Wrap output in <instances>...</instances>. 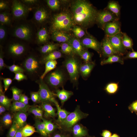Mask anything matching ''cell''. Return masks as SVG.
Here are the masks:
<instances>
[{"label":"cell","instance_id":"c3c4849f","mask_svg":"<svg viewBox=\"0 0 137 137\" xmlns=\"http://www.w3.org/2000/svg\"><path fill=\"white\" fill-rule=\"evenodd\" d=\"M30 99L32 101L35 103L40 102V97L38 91L31 92Z\"/></svg>","mask_w":137,"mask_h":137},{"label":"cell","instance_id":"4dcf8cb0","mask_svg":"<svg viewBox=\"0 0 137 137\" xmlns=\"http://www.w3.org/2000/svg\"><path fill=\"white\" fill-rule=\"evenodd\" d=\"M73 132L75 137H82L87 134L86 130L82 126L78 124H76L73 126Z\"/></svg>","mask_w":137,"mask_h":137},{"label":"cell","instance_id":"277c9868","mask_svg":"<svg viewBox=\"0 0 137 137\" xmlns=\"http://www.w3.org/2000/svg\"><path fill=\"white\" fill-rule=\"evenodd\" d=\"M70 76L71 81L73 83H76L80 74L79 68L81 64L74 55L67 58L64 62Z\"/></svg>","mask_w":137,"mask_h":137},{"label":"cell","instance_id":"7a4b0ae2","mask_svg":"<svg viewBox=\"0 0 137 137\" xmlns=\"http://www.w3.org/2000/svg\"><path fill=\"white\" fill-rule=\"evenodd\" d=\"M70 11H63L55 14L52 18L50 28L52 32L60 31L68 32L74 26Z\"/></svg>","mask_w":137,"mask_h":137},{"label":"cell","instance_id":"8d00e7d4","mask_svg":"<svg viewBox=\"0 0 137 137\" xmlns=\"http://www.w3.org/2000/svg\"><path fill=\"white\" fill-rule=\"evenodd\" d=\"M36 132L35 127L28 124H26L22 128V133L23 137L30 136Z\"/></svg>","mask_w":137,"mask_h":137},{"label":"cell","instance_id":"d4e9b609","mask_svg":"<svg viewBox=\"0 0 137 137\" xmlns=\"http://www.w3.org/2000/svg\"><path fill=\"white\" fill-rule=\"evenodd\" d=\"M106 8L119 18L121 6L118 2L113 1H109Z\"/></svg>","mask_w":137,"mask_h":137},{"label":"cell","instance_id":"5b68a950","mask_svg":"<svg viewBox=\"0 0 137 137\" xmlns=\"http://www.w3.org/2000/svg\"><path fill=\"white\" fill-rule=\"evenodd\" d=\"M32 27L27 23H23L16 25L13 29L12 35L25 41H29L32 38L34 34Z\"/></svg>","mask_w":137,"mask_h":137},{"label":"cell","instance_id":"6da1fadb","mask_svg":"<svg viewBox=\"0 0 137 137\" xmlns=\"http://www.w3.org/2000/svg\"><path fill=\"white\" fill-rule=\"evenodd\" d=\"M70 8V12L75 25L85 29L96 23L98 11L88 1H74L71 3Z\"/></svg>","mask_w":137,"mask_h":137},{"label":"cell","instance_id":"7dc6e473","mask_svg":"<svg viewBox=\"0 0 137 137\" xmlns=\"http://www.w3.org/2000/svg\"><path fill=\"white\" fill-rule=\"evenodd\" d=\"M6 30L4 25L0 24V41L2 42L5 40L6 36Z\"/></svg>","mask_w":137,"mask_h":137},{"label":"cell","instance_id":"f5cc1de1","mask_svg":"<svg viewBox=\"0 0 137 137\" xmlns=\"http://www.w3.org/2000/svg\"><path fill=\"white\" fill-rule=\"evenodd\" d=\"M2 79L4 84V93H5L8 90L12 83V80L9 78H2Z\"/></svg>","mask_w":137,"mask_h":137},{"label":"cell","instance_id":"94428289","mask_svg":"<svg viewBox=\"0 0 137 137\" xmlns=\"http://www.w3.org/2000/svg\"><path fill=\"white\" fill-rule=\"evenodd\" d=\"M19 101L21 102L26 105H28V100H26L20 98Z\"/></svg>","mask_w":137,"mask_h":137},{"label":"cell","instance_id":"11a10c76","mask_svg":"<svg viewBox=\"0 0 137 137\" xmlns=\"http://www.w3.org/2000/svg\"><path fill=\"white\" fill-rule=\"evenodd\" d=\"M9 7L8 3L6 1L0 0V10H7Z\"/></svg>","mask_w":137,"mask_h":137},{"label":"cell","instance_id":"7bdbcfd3","mask_svg":"<svg viewBox=\"0 0 137 137\" xmlns=\"http://www.w3.org/2000/svg\"><path fill=\"white\" fill-rule=\"evenodd\" d=\"M92 56V53L89 52L87 49H85L80 57L84 62L87 63L92 62L91 59Z\"/></svg>","mask_w":137,"mask_h":137},{"label":"cell","instance_id":"cb8c5ba5","mask_svg":"<svg viewBox=\"0 0 137 137\" xmlns=\"http://www.w3.org/2000/svg\"><path fill=\"white\" fill-rule=\"evenodd\" d=\"M115 62H118L121 64H123L124 63V59L122 57V56L120 55H114L101 61L100 64L101 65H104Z\"/></svg>","mask_w":137,"mask_h":137},{"label":"cell","instance_id":"6125c7cd","mask_svg":"<svg viewBox=\"0 0 137 137\" xmlns=\"http://www.w3.org/2000/svg\"><path fill=\"white\" fill-rule=\"evenodd\" d=\"M20 98H21L27 100H28L29 99V98L27 96L24 94H22L21 95Z\"/></svg>","mask_w":137,"mask_h":137},{"label":"cell","instance_id":"52a82bcc","mask_svg":"<svg viewBox=\"0 0 137 137\" xmlns=\"http://www.w3.org/2000/svg\"><path fill=\"white\" fill-rule=\"evenodd\" d=\"M37 82L39 86L38 92L40 97V102L42 103L52 102L55 104L57 101L54 97L55 94L50 90L43 79H40L37 80Z\"/></svg>","mask_w":137,"mask_h":137},{"label":"cell","instance_id":"ac0fdd59","mask_svg":"<svg viewBox=\"0 0 137 137\" xmlns=\"http://www.w3.org/2000/svg\"><path fill=\"white\" fill-rule=\"evenodd\" d=\"M72 46L75 54L80 57L85 49L81 40L75 37H72L68 42Z\"/></svg>","mask_w":137,"mask_h":137},{"label":"cell","instance_id":"91938a15","mask_svg":"<svg viewBox=\"0 0 137 137\" xmlns=\"http://www.w3.org/2000/svg\"><path fill=\"white\" fill-rule=\"evenodd\" d=\"M6 108L4 106L0 105V114H2L3 113L5 112Z\"/></svg>","mask_w":137,"mask_h":137},{"label":"cell","instance_id":"603a6c76","mask_svg":"<svg viewBox=\"0 0 137 137\" xmlns=\"http://www.w3.org/2000/svg\"><path fill=\"white\" fill-rule=\"evenodd\" d=\"M31 106L19 101H15L11 104L10 108L11 110L13 112L19 111L27 112Z\"/></svg>","mask_w":137,"mask_h":137},{"label":"cell","instance_id":"74e56055","mask_svg":"<svg viewBox=\"0 0 137 137\" xmlns=\"http://www.w3.org/2000/svg\"><path fill=\"white\" fill-rule=\"evenodd\" d=\"M118 89V83L111 82L108 84L105 87V91L110 94H114L117 92Z\"/></svg>","mask_w":137,"mask_h":137},{"label":"cell","instance_id":"ab89813d","mask_svg":"<svg viewBox=\"0 0 137 137\" xmlns=\"http://www.w3.org/2000/svg\"><path fill=\"white\" fill-rule=\"evenodd\" d=\"M47 4L51 10L55 11L59 9L61 3L60 1L58 0H47Z\"/></svg>","mask_w":137,"mask_h":137},{"label":"cell","instance_id":"44dd1931","mask_svg":"<svg viewBox=\"0 0 137 137\" xmlns=\"http://www.w3.org/2000/svg\"><path fill=\"white\" fill-rule=\"evenodd\" d=\"M36 40L38 43L42 44L46 43L48 40L49 35L47 29L42 27L39 29L36 34Z\"/></svg>","mask_w":137,"mask_h":137},{"label":"cell","instance_id":"ee69618b","mask_svg":"<svg viewBox=\"0 0 137 137\" xmlns=\"http://www.w3.org/2000/svg\"><path fill=\"white\" fill-rule=\"evenodd\" d=\"M42 120L44 122L45 124L46 131L48 135L53 132L57 127L56 126L50 121L46 120L44 118Z\"/></svg>","mask_w":137,"mask_h":137},{"label":"cell","instance_id":"e0dca14e","mask_svg":"<svg viewBox=\"0 0 137 137\" xmlns=\"http://www.w3.org/2000/svg\"><path fill=\"white\" fill-rule=\"evenodd\" d=\"M51 37L55 41L63 43L67 42L72 37L67 32L55 31L52 32Z\"/></svg>","mask_w":137,"mask_h":137},{"label":"cell","instance_id":"f6af8a7d","mask_svg":"<svg viewBox=\"0 0 137 137\" xmlns=\"http://www.w3.org/2000/svg\"><path fill=\"white\" fill-rule=\"evenodd\" d=\"M6 67L11 72L14 73L18 72L23 73L25 72L24 70L22 67L14 64L9 66L6 65Z\"/></svg>","mask_w":137,"mask_h":137},{"label":"cell","instance_id":"f35d334b","mask_svg":"<svg viewBox=\"0 0 137 137\" xmlns=\"http://www.w3.org/2000/svg\"><path fill=\"white\" fill-rule=\"evenodd\" d=\"M28 111L33 114L37 118L42 119L43 111L42 109L39 107L31 106L28 110Z\"/></svg>","mask_w":137,"mask_h":137},{"label":"cell","instance_id":"2e32d148","mask_svg":"<svg viewBox=\"0 0 137 137\" xmlns=\"http://www.w3.org/2000/svg\"><path fill=\"white\" fill-rule=\"evenodd\" d=\"M101 43V55L103 57L107 58L114 55H120L114 49L106 36L105 35Z\"/></svg>","mask_w":137,"mask_h":137},{"label":"cell","instance_id":"f1b7e54d","mask_svg":"<svg viewBox=\"0 0 137 137\" xmlns=\"http://www.w3.org/2000/svg\"><path fill=\"white\" fill-rule=\"evenodd\" d=\"M12 99L8 98L6 96L3 92L2 82L0 83V105L5 107L6 108L10 107Z\"/></svg>","mask_w":137,"mask_h":137},{"label":"cell","instance_id":"f546056e","mask_svg":"<svg viewBox=\"0 0 137 137\" xmlns=\"http://www.w3.org/2000/svg\"><path fill=\"white\" fill-rule=\"evenodd\" d=\"M12 21L11 15L7 11L2 12L0 14V24L10 25Z\"/></svg>","mask_w":137,"mask_h":137},{"label":"cell","instance_id":"816d5d0a","mask_svg":"<svg viewBox=\"0 0 137 137\" xmlns=\"http://www.w3.org/2000/svg\"><path fill=\"white\" fill-rule=\"evenodd\" d=\"M2 48V46L1 45L0 50V70H3L5 67H6V65L4 63V54Z\"/></svg>","mask_w":137,"mask_h":137},{"label":"cell","instance_id":"db71d44e","mask_svg":"<svg viewBox=\"0 0 137 137\" xmlns=\"http://www.w3.org/2000/svg\"><path fill=\"white\" fill-rule=\"evenodd\" d=\"M125 59H132L137 58V52L134 50L127 52L125 57Z\"/></svg>","mask_w":137,"mask_h":137},{"label":"cell","instance_id":"e7e4bbea","mask_svg":"<svg viewBox=\"0 0 137 137\" xmlns=\"http://www.w3.org/2000/svg\"><path fill=\"white\" fill-rule=\"evenodd\" d=\"M111 137H120L116 133H114L111 135Z\"/></svg>","mask_w":137,"mask_h":137},{"label":"cell","instance_id":"30bf717a","mask_svg":"<svg viewBox=\"0 0 137 137\" xmlns=\"http://www.w3.org/2000/svg\"><path fill=\"white\" fill-rule=\"evenodd\" d=\"M7 50L9 55L12 58L17 59L21 58L25 54L27 48L22 43L13 42L8 45Z\"/></svg>","mask_w":137,"mask_h":137},{"label":"cell","instance_id":"e575fe53","mask_svg":"<svg viewBox=\"0 0 137 137\" xmlns=\"http://www.w3.org/2000/svg\"><path fill=\"white\" fill-rule=\"evenodd\" d=\"M84 28L75 25L71 30L75 37L79 39L82 38L88 33Z\"/></svg>","mask_w":137,"mask_h":137},{"label":"cell","instance_id":"7c38bea8","mask_svg":"<svg viewBox=\"0 0 137 137\" xmlns=\"http://www.w3.org/2000/svg\"><path fill=\"white\" fill-rule=\"evenodd\" d=\"M80 40L85 48L93 49L98 53L100 57H101V43L94 37L88 33Z\"/></svg>","mask_w":137,"mask_h":137},{"label":"cell","instance_id":"f907efd6","mask_svg":"<svg viewBox=\"0 0 137 137\" xmlns=\"http://www.w3.org/2000/svg\"><path fill=\"white\" fill-rule=\"evenodd\" d=\"M128 109L132 113L134 112L137 115V100L128 106Z\"/></svg>","mask_w":137,"mask_h":137},{"label":"cell","instance_id":"d6a6232c","mask_svg":"<svg viewBox=\"0 0 137 137\" xmlns=\"http://www.w3.org/2000/svg\"><path fill=\"white\" fill-rule=\"evenodd\" d=\"M57 109V114L58 115V122L61 124L66 119L68 115L70 113L65 110L61 109L57 101L55 103Z\"/></svg>","mask_w":137,"mask_h":137},{"label":"cell","instance_id":"680465c9","mask_svg":"<svg viewBox=\"0 0 137 137\" xmlns=\"http://www.w3.org/2000/svg\"><path fill=\"white\" fill-rule=\"evenodd\" d=\"M22 128H20L18 129L16 134L13 137H23L22 133Z\"/></svg>","mask_w":137,"mask_h":137},{"label":"cell","instance_id":"3957f363","mask_svg":"<svg viewBox=\"0 0 137 137\" xmlns=\"http://www.w3.org/2000/svg\"><path fill=\"white\" fill-rule=\"evenodd\" d=\"M42 64L36 56L30 54L21 63L22 67L31 78H36L40 74Z\"/></svg>","mask_w":137,"mask_h":137},{"label":"cell","instance_id":"681fc988","mask_svg":"<svg viewBox=\"0 0 137 137\" xmlns=\"http://www.w3.org/2000/svg\"><path fill=\"white\" fill-rule=\"evenodd\" d=\"M22 72H18L15 73V75L14 79L18 81L26 79L27 77Z\"/></svg>","mask_w":137,"mask_h":137},{"label":"cell","instance_id":"8992f818","mask_svg":"<svg viewBox=\"0 0 137 137\" xmlns=\"http://www.w3.org/2000/svg\"><path fill=\"white\" fill-rule=\"evenodd\" d=\"M119 18L106 8L102 10L98 11L96 23L104 30L105 26L107 23L119 20Z\"/></svg>","mask_w":137,"mask_h":137},{"label":"cell","instance_id":"83f0119b","mask_svg":"<svg viewBox=\"0 0 137 137\" xmlns=\"http://www.w3.org/2000/svg\"><path fill=\"white\" fill-rule=\"evenodd\" d=\"M41 107L45 112L44 116L45 117H54L56 115L55 109L49 103H42Z\"/></svg>","mask_w":137,"mask_h":137},{"label":"cell","instance_id":"be15d7a7","mask_svg":"<svg viewBox=\"0 0 137 137\" xmlns=\"http://www.w3.org/2000/svg\"><path fill=\"white\" fill-rule=\"evenodd\" d=\"M53 137H65V136L59 134H56Z\"/></svg>","mask_w":137,"mask_h":137},{"label":"cell","instance_id":"4fadbf2b","mask_svg":"<svg viewBox=\"0 0 137 137\" xmlns=\"http://www.w3.org/2000/svg\"><path fill=\"white\" fill-rule=\"evenodd\" d=\"M107 37L114 49L119 54L122 56L127 53L122 44V32L113 36Z\"/></svg>","mask_w":137,"mask_h":137},{"label":"cell","instance_id":"60d3db41","mask_svg":"<svg viewBox=\"0 0 137 137\" xmlns=\"http://www.w3.org/2000/svg\"><path fill=\"white\" fill-rule=\"evenodd\" d=\"M11 90L12 93V100L14 101H19L21 95L22 94V91L15 87H12Z\"/></svg>","mask_w":137,"mask_h":137},{"label":"cell","instance_id":"1f68e13d","mask_svg":"<svg viewBox=\"0 0 137 137\" xmlns=\"http://www.w3.org/2000/svg\"><path fill=\"white\" fill-rule=\"evenodd\" d=\"M122 41L124 47L126 49L134 51L132 40L125 33L122 32Z\"/></svg>","mask_w":137,"mask_h":137},{"label":"cell","instance_id":"bcb514c9","mask_svg":"<svg viewBox=\"0 0 137 137\" xmlns=\"http://www.w3.org/2000/svg\"><path fill=\"white\" fill-rule=\"evenodd\" d=\"M19 128L17 125L13 121L8 133V137H13Z\"/></svg>","mask_w":137,"mask_h":137},{"label":"cell","instance_id":"836d02e7","mask_svg":"<svg viewBox=\"0 0 137 137\" xmlns=\"http://www.w3.org/2000/svg\"><path fill=\"white\" fill-rule=\"evenodd\" d=\"M57 64V62L56 60L49 61L45 63L44 71L40 77V79H43L47 73L56 68Z\"/></svg>","mask_w":137,"mask_h":137},{"label":"cell","instance_id":"8fae6325","mask_svg":"<svg viewBox=\"0 0 137 137\" xmlns=\"http://www.w3.org/2000/svg\"><path fill=\"white\" fill-rule=\"evenodd\" d=\"M12 7V15L14 19L17 20L25 18L28 12V7L22 1H13Z\"/></svg>","mask_w":137,"mask_h":137},{"label":"cell","instance_id":"b9f144b4","mask_svg":"<svg viewBox=\"0 0 137 137\" xmlns=\"http://www.w3.org/2000/svg\"><path fill=\"white\" fill-rule=\"evenodd\" d=\"M2 121L3 124L5 126H9L12 124V117L10 114L7 113L3 117Z\"/></svg>","mask_w":137,"mask_h":137},{"label":"cell","instance_id":"6f0895ef","mask_svg":"<svg viewBox=\"0 0 137 137\" xmlns=\"http://www.w3.org/2000/svg\"><path fill=\"white\" fill-rule=\"evenodd\" d=\"M112 133L109 130H103L101 135L103 137H111Z\"/></svg>","mask_w":137,"mask_h":137},{"label":"cell","instance_id":"484cf974","mask_svg":"<svg viewBox=\"0 0 137 137\" xmlns=\"http://www.w3.org/2000/svg\"><path fill=\"white\" fill-rule=\"evenodd\" d=\"M56 92V94H55V95L58 97L62 103L67 100L73 94L72 92L64 89L61 90H57Z\"/></svg>","mask_w":137,"mask_h":137},{"label":"cell","instance_id":"ba28073f","mask_svg":"<svg viewBox=\"0 0 137 137\" xmlns=\"http://www.w3.org/2000/svg\"><path fill=\"white\" fill-rule=\"evenodd\" d=\"M88 115V114L81 111L78 106L73 112L68 115L65 119L61 124L67 128H71L79 121L86 117Z\"/></svg>","mask_w":137,"mask_h":137},{"label":"cell","instance_id":"5bb4252c","mask_svg":"<svg viewBox=\"0 0 137 137\" xmlns=\"http://www.w3.org/2000/svg\"><path fill=\"white\" fill-rule=\"evenodd\" d=\"M50 17L49 14L46 9L43 6L37 8L34 13L33 19L38 24L42 25L46 23Z\"/></svg>","mask_w":137,"mask_h":137},{"label":"cell","instance_id":"ffe728a7","mask_svg":"<svg viewBox=\"0 0 137 137\" xmlns=\"http://www.w3.org/2000/svg\"><path fill=\"white\" fill-rule=\"evenodd\" d=\"M95 65L94 62H84L81 64L80 67V74L83 78H85L89 76Z\"/></svg>","mask_w":137,"mask_h":137},{"label":"cell","instance_id":"9a60e30c","mask_svg":"<svg viewBox=\"0 0 137 137\" xmlns=\"http://www.w3.org/2000/svg\"><path fill=\"white\" fill-rule=\"evenodd\" d=\"M121 23L119 20H117L107 23L105 26L103 30L106 36L111 37L121 32Z\"/></svg>","mask_w":137,"mask_h":137},{"label":"cell","instance_id":"9f6ffc18","mask_svg":"<svg viewBox=\"0 0 137 137\" xmlns=\"http://www.w3.org/2000/svg\"><path fill=\"white\" fill-rule=\"evenodd\" d=\"M21 1L26 5H32L37 4L38 2L36 0H24Z\"/></svg>","mask_w":137,"mask_h":137},{"label":"cell","instance_id":"d590c367","mask_svg":"<svg viewBox=\"0 0 137 137\" xmlns=\"http://www.w3.org/2000/svg\"><path fill=\"white\" fill-rule=\"evenodd\" d=\"M60 46L61 52L69 56L75 54L72 46L68 42L62 43Z\"/></svg>","mask_w":137,"mask_h":137},{"label":"cell","instance_id":"7402d4cb","mask_svg":"<svg viewBox=\"0 0 137 137\" xmlns=\"http://www.w3.org/2000/svg\"><path fill=\"white\" fill-rule=\"evenodd\" d=\"M62 56V53L56 50L44 55L40 59L41 61L42 64H44L48 61L56 60Z\"/></svg>","mask_w":137,"mask_h":137},{"label":"cell","instance_id":"4316f807","mask_svg":"<svg viewBox=\"0 0 137 137\" xmlns=\"http://www.w3.org/2000/svg\"><path fill=\"white\" fill-rule=\"evenodd\" d=\"M59 45L53 43L45 44L41 46L39 50L40 53L44 55L56 50L58 48Z\"/></svg>","mask_w":137,"mask_h":137},{"label":"cell","instance_id":"9c48e42d","mask_svg":"<svg viewBox=\"0 0 137 137\" xmlns=\"http://www.w3.org/2000/svg\"><path fill=\"white\" fill-rule=\"evenodd\" d=\"M65 80L64 73L61 70L59 69H57L49 73L46 78L47 83L54 88L62 86Z\"/></svg>","mask_w":137,"mask_h":137},{"label":"cell","instance_id":"d6986e66","mask_svg":"<svg viewBox=\"0 0 137 137\" xmlns=\"http://www.w3.org/2000/svg\"><path fill=\"white\" fill-rule=\"evenodd\" d=\"M28 115L27 112L20 111L15 112L13 115V122L20 128H22L26 125Z\"/></svg>","mask_w":137,"mask_h":137}]
</instances>
